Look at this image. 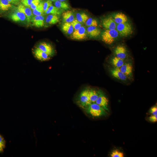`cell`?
Listing matches in <instances>:
<instances>
[{"label":"cell","instance_id":"cell-28","mask_svg":"<svg viewBox=\"0 0 157 157\" xmlns=\"http://www.w3.org/2000/svg\"><path fill=\"white\" fill-rule=\"evenodd\" d=\"M85 25L87 26H96L98 25V23L97 20L91 17H89L85 23Z\"/></svg>","mask_w":157,"mask_h":157},{"label":"cell","instance_id":"cell-14","mask_svg":"<svg viewBox=\"0 0 157 157\" xmlns=\"http://www.w3.org/2000/svg\"><path fill=\"white\" fill-rule=\"evenodd\" d=\"M112 76L114 78L122 81H126L128 79L127 76L123 74L119 68L114 67L110 70Z\"/></svg>","mask_w":157,"mask_h":157},{"label":"cell","instance_id":"cell-8","mask_svg":"<svg viewBox=\"0 0 157 157\" xmlns=\"http://www.w3.org/2000/svg\"><path fill=\"white\" fill-rule=\"evenodd\" d=\"M99 95L95 103L103 108L105 110H108V100L104 93L99 91Z\"/></svg>","mask_w":157,"mask_h":157},{"label":"cell","instance_id":"cell-36","mask_svg":"<svg viewBox=\"0 0 157 157\" xmlns=\"http://www.w3.org/2000/svg\"><path fill=\"white\" fill-rule=\"evenodd\" d=\"M150 113L152 115L157 114V107L155 106L152 107L150 110Z\"/></svg>","mask_w":157,"mask_h":157},{"label":"cell","instance_id":"cell-29","mask_svg":"<svg viewBox=\"0 0 157 157\" xmlns=\"http://www.w3.org/2000/svg\"><path fill=\"white\" fill-rule=\"evenodd\" d=\"M70 23L73 26L74 31L78 29L82 26V24L77 21L76 19H75Z\"/></svg>","mask_w":157,"mask_h":157},{"label":"cell","instance_id":"cell-11","mask_svg":"<svg viewBox=\"0 0 157 157\" xmlns=\"http://www.w3.org/2000/svg\"><path fill=\"white\" fill-rule=\"evenodd\" d=\"M115 56L124 60L127 56V51L126 47L122 45L117 46L114 50Z\"/></svg>","mask_w":157,"mask_h":157},{"label":"cell","instance_id":"cell-32","mask_svg":"<svg viewBox=\"0 0 157 157\" xmlns=\"http://www.w3.org/2000/svg\"><path fill=\"white\" fill-rule=\"evenodd\" d=\"M5 141L3 137L0 135V153L3 151L5 147Z\"/></svg>","mask_w":157,"mask_h":157},{"label":"cell","instance_id":"cell-39","mask_svg":"<svg viewBox=\"0 0 157 157\" xmlns=\"http://www.w3.org/2000/svg\"><path fill=\"white\" fill-rule=\"evenodd\" d=\"M52 1H56V0H51Z\"/></svg>","mask_w":157,"mask_h":157},{"label":"cell","instance_id":"cell-37","mask_svg":"<svg viewBox=\"0 0 157 157\" xmlns=\"http://www.w3.org/2000/svg\"><path fill=\"white\" fill-rule=\"evenodd\" d=\"M21 0H8L10 3L16 5Z\"/></svg>","mask_w":157,"mask_h":157},{"label":"cell","instance_id":"cell-31","mask_svg":"<svg viewBox=\"0 0 157 157\" xmlns=\"http://www.w3.org/2000/svg\"><path fill=\"white\" fill-rule=\"evenodd\" d=\"M52 5V2L51 0H47L43 2V9L44 13L48 8L51 6Z\"/></svg>","mask_w":157,"mask_h":157},{"label":"cell","instance_id":"cell-9","mask_svg":"<svg viewBox=\"0 0 157 157\" xmlns=\"http://www.w3.org/2000/svg\"><path fill=\"white\" fill-rule=\"evenodd\" d=\"M102 24L106 29H116L117 24L111 15H108L103 19Z\"/></svg>","mask_w":157,"mask_h":157},{"label":"cell","instance_id":"cell-4","mask_svg":"<svg viewBox=\"0 0 157 157\" xmlns=\"http://www.w3.org/2000/svg\"><path fill=\"white\" fill-rule=\"evenodd\" d=\"M89 88H85L81 91L79 96V104L84 108L91 103L89 99Z\"/></svg>","mask_w":157,"mask_h":157},{"label":"cell","instance_id":"cell-22","mask_svg":"<svg viewBox=\"0 0 157 157\" xmlns=\"http://www.w3.org/2000/svg\"><path fill=\"white\" fill-rule=\"evenodd\" d=\"M110 62L111 65L117 68H119L124 63V60L116 56L112 58Z\"/></svg>","mask_w":157,"mask_h":157},{"label":"cell","instance_id":"cell-5","mask_svg":"<svg viewBox=\"0 0 157 157\" xmlns=\"http://www.w3.org/2000/svg\"><path fill=\"white\" fill-rule=\"evenodd\" d=\"M35 47L46 53L51 57L53 56L55 53V50L54 47L49 43L42 42L39 43Z\"/></svg>","mask_w":157,"mask_h":157},{"label":"cell","instance_id":"cell-24","mask_svg":"<svg viewBox=\"0 0 157 157\" xmlns=\"http://www.w3.org/2000/svg\"><path fill=\"white\" fill-rule=\"evenodd\" d=\"M89 94L91 103H95L99 95V92L93 89H89Z\"/></svg>","mask_w":157,"mask_h":157},{"label":"cell","instance_id":"cell-3","mask_svg":"<svg viewBox=\"0 0 157 157\" xmlns=\"http://www.w3.org/2000/svg\"><path fill=\"white\" fill-rule=\"evenodd\" d=\"M116 29L119 35L123 37H126L132 34L133 28L131 24L128 22L117 24Z\"/></svg>","mask_w":157,"mask_h":157},{"label":"cell","instance_id":"cell-35","mask_svg":"<svg viewBox=\"0 0 157 157\" xmlns=\"http://www.w3.org/2000/svg\"><path fill=\"white\" fill-rule=\"evenodd\" d=\"M149 120L152 122H154L157 121V114L152 115L149 117Z\"/></svg>","mask_w":157,"mask_h":157},{"label":"cell","instance_id":"cell-17","mask_svg":"<svg viewBox=\"0 0 157 157\" xmlns=\"http://www.w3.org/2000/svg\"><path fill=\"white\" fill-rule=\"evenodd\" d=\"M86 29L87 34L91 37L96 38L101 33L100 29L96 26H88Z\"/></svg>","mask_w":157,"mask_h":157},{"label":"cell","instance_id":"cell-26","mask_svg":"<svg viewBox=\"0 0 157 157\" xmlns=\"http://www.w3.org/2000/svg\"><path fill=\"white\" fill-rule=\"evenodd\" d=\"M43 1H41L37 7L33 10L32 13L34 15H43L44 11L43 9Z\"/></svg>","mask_w":157,"mask_h":157},{"label":"cell","instance_id":"cell-19","mask_svg":"<svg viewBox=\"0 0 157 157\" xmlns=\"http://www.w3.org/2000/svg\"><path fill=\"white\" fill-rule=\"evenodd\" d=\"M60 18L57 15L49 14L45 19L46 22L49 24H55L59 22Z\"/></svg>","mask_w":157,"mask_h":157},{"label":"cell","instance_id":"cell-25","mask_svg":"<svg viewBox=\"0 0 157 157\" xmlns=\"http://www.w3.org/2000/svg\"><path fill=\"white\" fill-rule=\"evenodd\" d=\"M89 17L88 15L84 13H77L76 14V19L81 24L85 23Z\"/></svg>","mask_w":157,"mask_h":157},{"label":"cell","instance_id":"cell-7","mask_svg":"<svg viewBox=\"0 0 157 157\" xmlns=\"http://www.w3.org/2000/svg\"><path fill=\"white\" fill-rule=\"evenodd\" d=\"M32 51L34 57L41 61L49 60L51 58L47 53L35 46L32 49Z\"/></svg>","mask_w":157,"mask_h":157},{"label":"cell","instance_id":"cell-23","mask_svg":"<svg viewBox=\"0 0 157 157\" xmlns=\"http://www.w3.org/2000/svg\"><path fill=\"white\" fill-rule=\"evenodd\" d=\"M63 10H60L55 6H51L44 13L47 14H53L56 15H60Z\"/></svg>","mask_w":157,"mask_h":157},{"label":"cell","instance_id":"cell-34","mask_svg":"<svg viewBox=\"0 0 157 157\" xmlns=\"http://www.w3.org/2000/svg\"><path fill=\"white\" fill-rule=\"evenodd\" d=\"M33 0H21V2L24 6L30 8Z\"/></svg>","mask_w":157,"mask_h":157},{"label":"cell","instance_id":"cell-33","mask_svg":"<svg viewBox=\"0 0 157 157\" xmlns=\"http://www.w3.org/2000/svg\"><path fill=\"white\" fill-rule=\"evenodd\" d=\"M41 0H33L30 8L33 10L35 9L39 5Z\"/></svg>","mask_w":157,"mask_h":157},{"label":"cell","instance_id":"cell-6","mask_svg":"<svg viewBox=\"0 0 157 157\" xmlns=\"http://www.w3.org/2000/svg\"><path fill=\"white\" fill-rule=\"evenodd\" d=\"M87 35L86 29L82 26L78 29L74 31L70 36L71 39L76 40H82L85 39Z\"/></svg>","mask_w":157,"mask_h":157},{"label":"cell","instance_id":"cell-12","mask_svg":"<svg viewBox=\"0 0 157 157\" xmlns=\"http://www.w3.org/2000/svg\"><path fill=\"white\" fill-rule=\"evenodd\" d=\"M31 22L35 27L40 28L44 26L45 17L43 15H34L32 18Z\"/></svg>","mask_w":157,"mask_h":157},{"label":"cell","instance_id":"cell-10","mask_svg":"<svg viewBox=\"0 0 157 157\" xmlns=\"http://www.w3.org/2000/svg\"><path fill=\"white\" fill-rule=\"evenodd\" d=\"M11 19L16 22H25L27 23L26 17L23 13L17 10L13 12L10 15Z\"/></svg>","mask_w":157,"mask_h":157},{"label":"cell","instance_id":"cell-38","mask_svg":"<svg viewBox=\"0 0 157 157\" xmlns=\"http://www.w3.org/2000/svg\"><path fill=\"white\" fill-rule=\"evenodd\" d=\"M61 1H66V0H59Z\"/></svg>","mask_w":157,"mask_h":157},{"label":"cell","instance_id":"cell-30","mask_svg":"<svg viewBox=\"0 0 157 157\" xmlns=\"http://www.w3.org/2000/svg\"><path fill=\"white\" fill-rule=\"evenodd\" d=\"M110 156L111 157H124V153L118 150H114L111 153Z\"/></svg>","mask_w":157,"mask_h":157},{"label":"cell","instance_id":"cell-1","mask_svg":"<svg viewBox=\"0 0 157 157\" xmlns=\"http://www.w3.org/2000/svg\"><path fill=\"white\" fill-rule=\"evenodd\" d=\"M119 35L116 29H106L102 33V40L106 44H111L118 37Z\"/></svg>","mask_w":157,"mask_h":157},{"label":"cell","instance_id":"cell-20","mask_svg":"<svg viewBox=\"0 0 157 157\" xmlns=\"http://www.w3.org/2000/svg\"><path fill=\"white\" fill-rule=\"evenodd\" d=\"M63 31L65 34L71 35L74 32V29L70 23L64 22L62 26Z\"/></svg>","mask_w":157,"mask_h":157},{"label":"cell","instance_id":"cell-16","mask_svg":"<svg viewBox=\"0 0 157 157\" xmlns=\"http://www.w3.org/2000/svg\"><path fill=\"white\" fill-rule=\"evenodd\" d=\"M117 24L127 22L128 19L127 16L122 13H115L112 16Z\"/></svg>","mask_w":157,"mask_h":157},{"label":"cell","instance_id":"cell-2","mask_svg":"<svg viewBox=\"0 0 157 157\" xmlns=\"http://www.w3.org/2000/svg\"><path fill=\"white\" fill-rule=\"evenodd\" d=\"M85 108L86 112L93 117H99L106 114V110L95 103H91Z\"/></svg>","mask_w":157,"mask_h":157},{"label":"cell","instance_id":"cell-15","mask_svg":"<svg viewBox=\"0 0 157 157\" xmlns=\"http://www.w3.org/2000/svg\"><path fill=\"white\" fill-rule=\"evenodd\" d=\"M119 68L120 71L126 75L128 78L132 76L133 67L131 63H124Z\"/></svg>","mask_w":157,"mask_h":157},{"label":"cell","instance_id":"cell-21","mask_svg":"<svg viewBox=\"0 0 157 157\" xmlns=\"http://www.w3.org/2000/svg\"><path fill=\"white\" fill-rule=\"evenodd\" d=\"M54 4L55 6L63 10H67L69 8L68 3L65 1L56 0L55 1Z\"/></svg>","mask_w":157,"mask_h":157},{"label":"cell","instance_id":"cell-13","mask_svg":"<svg viewBox=\"0 0 157 157\" xmlns=\"http://www.w3.org/2000/svg\"><path fill=\"white\" fill-rule=\"evenodd\" d=\"M17 8L18 10L23 13L26 16L28 22H30L32 18L34 16L31 9L21 4L19 5Z\"/></svg>","mask_w":157,"mask_h":157},{"label":"cell","instance_id":"cell-18","mask_svg":"<svg viewBox=\"0 0 157 157\" xmlns=\"http://www.w3.org/2000/svg\"><path fill=\"white\" fill-rule=\"evenodd\" d=\"M62 17L64 22L71 23L75 19L74 13L71 10H68L63 13Z\"/></svg>","mask_w":157,"mask_h":157},{"label":"cell","instance_id":"cell-27","mask_svg":"<svg viewBox=\"0 0 157 157\" xmlns=\"http://www.w3.org/2000/svg\"><path fill=\"white\" fill-rule=\"evenodd\" d=\"M11 7L8 0H0V8L3 11H6Z\"/></svg>","mask_w":157,"mask_h":157}]
</instances>
